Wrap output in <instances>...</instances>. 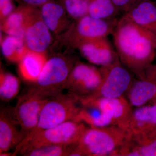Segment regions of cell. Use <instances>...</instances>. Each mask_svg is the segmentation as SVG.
<instances>
[{"label":"cell","mask_w":156,"mask_h":156,"mask_svg":"<svg viewBox=\"0 0 156 156\" xmlns=\"http://www.w3.org/2000/svg\"><path fill=\"white\" fill-rule=\"evenodd\" d=\"M39 8L43 20L55 38L67 30L73 21L58 0H50Z\"/></svg>","instance_id":"14"},{"label":"cell","mask_w":156,"mask_h":156,"mask_svg":"<svg viewBox=\"0 0 156 156\" xmlns=\"http://www.w3.org/2000/svg\"><path fill=\"white\" fill-rule=\"evenodd\" d=\"M80 109L79 99L69 93H62L48 98L42 107L36 126L15 148L13 156L18 154L21 148L39 132L68 121L79 122L78 117Z\"/></svg>","instance_id":"3"},{"label":"cell","mask_w":156,"mask_h":156,"mask_svg":"<svg viewBox=\"0 0 156 156\" xmlns=\"http://www.w3.org/2000/svg\"><path fill=\"white\" fill-rule=\"evenodd\" d=\"M143 1L144 0H112L122 15Z\"/></svg>","instance_id":"28"},{"label":"cell","mask_w":156,"mask_h":156,"mask_svg":"<svg viewBox=\"0 0 156 156\" xmlns=\"http://www.w3.org/2000/svg\"><path fill=\"white\" fill-rule=\"evenodd\" d=\"M19 3V5L40 8L43 5L50 0H14Z\"/></svg>","instance_id":"29"},{"label":"cell","mask_w":156,"mask_h":156,"mask_svg":"<svg viewBox=\"0 0 156 156\" xmlns=\"http://www.w3.org/2000/svg\"><path fill=\"white\" fill-rule=\"evenodd\" d=\"M20 81L14 75L1 70L0 74V97L2 100H12L19 93Z\"/></svg>","instance_id":"24"},{"label":"cell","mask_w":156,"mask_h":156,"mask_svg":"<svg viewBox=\"0 0 156 156\" xmlns=\"http://www.w3.org/2000/svg\"><path fill=\"white\" fill-rule=\"evenodd\" d=\"M76 49L87 61L100 67L110 65L119 59L108 37L83 42Z\"/></svg>","instance_id":"13"},{"label":"cell","mask_w":156,"mask_h":156,"mask_svg":"<svg viewBox=\"0 0 156 156\" xmlns=\"http://www.w3.org/2000/svg\"><path fill=\"white\" fill-rule=\"evenodd\" d=\"M120 18L98 19L88 14L73 20L67 30L56 38L51 46L53 49L58 46L75 50L83 42L108 37L112 34Z\"/></svg>","instance_id":"4"},{"label":"cell","mask_w":156,"mask_h":156,"mask_svg":"<svg viewBox=\"0 0 156 156\" xmlns=\"http://www.w3.org/2000/svg\"><path fill=\"white\" fill-rule=\"evenodd\" d=\"M53 36L43 20L39 8L29 6L23 37L27 49L40 53H46L54 42Z\"/></svg>","instance_id":"9"},{"label":"cell","mask_w":156,"mask_h":156,"mask_svg":"<svg viewBox=\"0 0 156 156\" xmlns=\"http://www.w3.org/2000/svg\"><path fill=\"white\" fill-rule=\"evenodd\" d=\"M119 156H156V130L141 134L129 133Z\"/></svg>","instance_id":"16"},{"label":"cell","mask_w":156,"mask_h":156,"mask_svg":"<svg viewBox=\"0 0 156 156\" xmlns=\"http://www.w3.org/2000/svg\"><path fill=\"white\" fill-rule=\"evenodd\" d=\"M87 127L83 122L69 121L46 129L34 135L18 154L23 155L29 151L47 146L75 144Z\"/></svg>","instance_id":"6"},{"label":"cell","mask_w":156,"mask_h":156,"mask_svg":"<svg viewBox=\"0 0 156 156\" xmlns=\"http://www.w3.org/2000/svg\"><path fill=\"white\" fill-rule=\"evenodd\" d=\"M29 7L19 5L9 17L1 23V31L7 35L23 39L24 26Z\"/></svg>","instance_id":"20"},{"label":"cell","mask_w":156,"mask_h":156,"mask_svg":"<svg viewBox=\"0 0 156 156\" xmlns=\"http://www.w3.org/2000/svg\"><path fill=\"white\" fill-rule=\"evenodd\" d=\"M73 20L88 15L89 0H58Z\"/></svg>","instance_id":"26"},{"label":"cell","mask_w":156,"mask_h":156,"mask_svg":"<svg viewBox=\"0 0 156 156\" xmlns=\"http://www.w3.org/2000/svg\"><path fill=\"white\" fill-rule=\"evenodd\" d=\"M48 98L30 88L20 97L12 110L20 127L23 140L36 126L42 107Z\"/></svg>","instance_id":"10"},{"label":"cell","mask_w":156,"mask_h":156,"mask_svg":"<svg viewBox=\"0 0 156 156\" xmlns=\"http://www.w3.org/2000/svg\"><path fill=\"white\" fill-rule=\"evenodd\" d=\"M102 79L100 67L78 60L70 73L66 89L78 98L89 97L97 91Z\"/></svg>","instance_id":"8"},{"label":"cell","mask_w":156,"mask_h":156,"mask_svg":"<svg viewBox=\"0 0 156 156\" xmlns=\"http://www.w3.org/2000/svg\"><path fill=\"white\" fill-rule=\"evenodd\" d=\"M79 101L81 105L89 104L99 108L111 118L115 126L128 131L133 110L125 96L79 99Z\"/></svg>","instance_id":"12"},{"label":"cell","mask_w":156,"mask_h":156,"mask_svg":"<svg viewBox=\"0 0 156 156\" xmlns=\"http://www.w3.org/2000/svg\"><path fill=\"white\" fill-rule=\"evenodd\" d=\"M103 79L100 87L93 95L80 99L125 96L134 80V74L119 59L110 65L100 67Z\"/></svg>","instance_id":"7"},{"label":"cell","mask_w":156,"mask_h":156,"mask_svg":"<svg viewBox=\"0 0 156 156\" xmlns=\"http://www.w3.org/2000/svg\"><path fill=\"white\" fill-rule=\"evenodd\" d=\"M19 126L13 113V110L1 109L0 113V154L8 152L17 147L23 137Z\"/></svg>","instance_id":"15"},{"label":"cell","mask_w":156,"mask_h":156,"mask_svg":"<svg viewBox=\"0 0 156 156\" xmlns=\"http://www.w3.org/2000/svg\"><path fill=\"white\" fill-rule=\"evenodd\" d=\"M14 0H0V20L1 23L7 18L15 10Z\"/></svg>","instance_id":"27"},{"label":"cell","mask_w":156,"mask_h":156,"mask_svg":"<svg viewBox=\"0 0 156 156\" xmlns=\"http://www.w3.org/2000/svg\"><path fill=\"white\" fill-rule=\"evenodd\" d=\"M123 15L136 25L156 34V2L154 1L144 0Z\"/></svg>","instance_id":"18"},{"label":"cell","mask_w":156,"mask_h":156,"mask_svg":"<svg viewBox=\"0 0 156 156\" xmlns=\"http://www.w3.org/2000/svg\"><path fill=\"white\" fill-rule=\"evenodd\" d=\"M129 135L117 126L87 127L70 156H118Z\"/></svg>","instance_id":"2"},{"label":"cell","mask_w":156,"mask_h":156,"mask_svg":"<svg viewBox=\"0 0 156 156\" xmlns=\"http://www.w3.org/2000/svg\"><path fill=\"white\" fill-rule=\"evenodd\" d=\"M80 105V110L78 117L79 122L87 124L90 127L115 126L111 118L98 107L89 104Z\"/></svg>","instance_id":"21"},{"label":"cell","mask_w":156,"mask_h":156,"mask_svg":"<svg viewBox=\"0 0 156 156\" xmlns=\"http://www.w3.org/2000/svg\"><path fill=\"white\" fill-rule=\"evenodd\" d=\"M1 45L3 56L13 63H18L28 50L23 39L9 35L1 38Z\"/></svg>","instance_id":"22"},{"label":"cell","mask_w":156,"mask_h":156,"mask_svg":"<svg viewBox=\"0 0 156 156\" xmlns=\"http://www.w3.org/2000/svg\"><path fill=\"white\" fill-rule=\"evenodd\" d=\"M88 14L98 19L112 20L121 15L112 0H89Z\"/></svg>","instance_id":"23"},{"label":"cell","mask_w":156,"mask_h":156,"mask_svg":"<svg viewBox=\"0 0 156 156\" xmlns=\"http://www.w3.org/2000/svg\"><path fill=\"white\" fill-rule=\"evenodd\" d=\"M156 130V101L133 110L128 131L130 134Z\"/></svg>","instance_id":"17"},{"label":"cell","mask_w":156,"mask_h":156,"mask_svg":"<svg viewBox=\"0 0 156 156\" xmlns=\"http://www.w3.org/2000/svg\"><path fill=\"white\" fill-rule=\"evenodd\" d=\"M77 60L73 55L54 53L48 58L38 79L30 88L48 98L61 94Z\"/></svg>","instance_id":"5"},{"label":"cell","mask_w":156,"mask_h":156,"mask_svg":"<svg viewBox=\"0 0 156 156\" xmlns=\"http://www.w3.org/2000/svg\"><path fill=\"white\" fill-rule=\"evenodd\" d=\"M47 146L26 153L27 156H70L76 144Z\"/></svg>","instance_id":"25"},{"label":"cell","mask_w":156,"mask_h":156,"mask_svg":"<svg viewBox=\"0 0 156 156\" xmlns=\"http://www.w3.org/2000/svg\"><path fill=\"white\" fill-rule=\"evenodd\" d=\"M48 57L46 53L29 50L18 62V71L26 82L34 83L38 79Z\"/></svg>","instance_id":"19"},{"label":"cell","mask_w":156,"mask_h":156,"mask_svg":"<svg viewBox=\"0 0 156 156\" xmlns=\"http://www.w3.org/2000/svg\"><path fill=\"white\" fill-rule=\"evenodd\" d=\"M112 35L120 62L136 78L142 76L156 57V34L122 15Z\"/></svg>","instance_id":"1"},{"label":"cell","mask_w":156,"mask_h":156,"mask_svg":"<svg viewBox=\"0 0 156 156\" xmlns=\"http://www.w3.org/2000/svg\"><path fill=\"white\" fill-rule=\"evenodd\" d=\"M125 97L135 108L156 101V64L151 65L142 76L134 79Z\"/></svg>","instance_id":"11"}]
</instances>
